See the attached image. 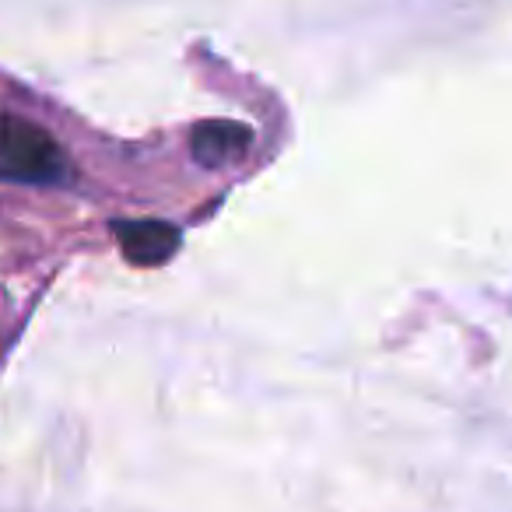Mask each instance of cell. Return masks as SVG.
<instances>
[{"label": "cell", "instance_id": "obj_1", "mask_svg": "<svg viewBox=\"0 0 512 512\" xmlns=\"http://www.w3.org/2000/svg\"><path fill=\"white\" fill-rule=\"evenodd\" d=\"M0 179L4 183H64L67 155L43 127L0 113Z\"/></svg>", "mask_w": 512, "mask_h": 512}, {"label": "cell", "instance_id": "obj_2", "mask_svg": "<svg viewBox=\"0 0 512 512\" xmlns=\"http://www.w3.org/2000/svg\"><path fill=\"white\" fill-rule=\"evenodd\" d=\"M120 253L134 267H158L172 260L179 249V228L162 218H130L113 225Z\"/></svg>", "mask_w": 512, "mask_h": 512}, {"label": "cell", "instance_id": "obj_3", "mask_svg": "<svg viewBox=\"0 0 512 512\" xmlns=\"http://www.w3.org/2000/svg\"><path fill=\"white\" fill-rule=\"evenodd\" d=\"M249 144H253V130L239 120H204L190 134V151L204 169L232 165L235 158L246 155Z\"/></svg>", "mask_w": 512, "mask_h": 512}]
</instances>
